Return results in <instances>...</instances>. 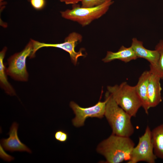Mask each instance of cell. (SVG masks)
<instances>
[{
    "label": "cell",
    "instance_id": "6da1fadb",
    "mask_svg": "<svg viewBox=\"0 0 163 163\" xmlns=\"http://www.w3.org/2000/svg\"><path fill=\"white\" fill-rule=\"evenodd\" d=\"M135 143L130 137L112 134L98 145L97 152L105 158V163H120L129 161Z\"/></svg>",
    "mask_w": 163,
    "mask_h": 163
},
{
    "label": "cell",
    "instance_id": "7a4b0ae2",
    "mask_svg": "<svg viewBox=\"0 0 163 163\" xmlns=\"http://www.w3.org/2000/svg\"><path fill=\"white\" fill-rule=\"evenodd\" d=\"M105 97L107 103L104 116L111 128L112 133L130 137L134 131L132 117L117 104L108 91Z\"/></svg>",
    "mask_w": 163,
    "mask_h": 163
},
{
    "label": "cell",
    "instance_id": "3957f363",
    "mask_svg": "<svg viewBox=\"0 0 163 163\" xmlns=\"http://www.w3.org/2000/svg\"><path fill=\"white\" fill-rule=\"evenodd\" d=\"M107 91L117 104L132 117H136L142 107V103L136 92L135 86H131L126 82L120 85L108 86Z\"/></svg>",
    "mask_w": 163,
    "mask_h": 163
},
{
    "label": "cell",
    "instance_id": "277c9868",
    "mask_svg": "<svg viewBox=\"0 0 163 163\" xmlns=\"http://www.w3.org/2000/svg\"><path fill=\"white\" fill-rule=\"evenodd\" d=\"M113 2V0H107L101 5L88 8L81 7L77 4H73L72 9H67L60 13L63 18L77 22L82 26H85L105 14Z\"/></svg>",
    "mask_w": 163,
    "mask_h": 163
},
{
    "label": "cell",
    "instance_id": "5b68a950",
    "mask_svg": "<svg viewBox=\"0 0 163 163\" xmlns=\"http://www.w3.org/2000/svg\"><path fill=\"white\" fill-rule=\"evenodd\" d=\"M33 51V43L31 39L22 51L15 53L8 59V66L6 69L7 75L17 81H27L28 74L27 69L26 59L28 57L30 58Z\"/></svg>",
    "mask_w": 163,
    "mask_h": 163
},
{
    "label": "cell",
    "instance_id": "8992f818",
    "mask_svg": "<svg viewBox=\"0 0 163 163\" xmlns=\"http://www.w3.org/2000/svg\"><path fill=\"white\" fill-rule=\"evenodd\" d=\"M157 158L154 152L151 130L147 126L144 134L139 138L138 144L133 149L127 163H137L142 161L155 163Z\"/></svg>",
    "mask_w": 163,
    "mask_h": 163
},
{
    "label": "cell",
    "instance_id": "52a82bcc",
    "mask_svg": "<svg viewBox=\"0 0 163 163\" xmlns=\"http://www.w3.org/2000/svg\"><path fill=\"white\" fill-rule=\"evenodd\" d=\"M82 37L78 33L73 32L71 33L65 39L64 42L58 43H41L32 40L33 51L30 58L35 56L36 52L41 48L44 47H54L61 49L69 53L72 62L75 65L77 63L78 58L80 56H84L81 49L78 52L75 50V48L78 42H80Z\"/></svg>",
    "mask_w": 163,
    "mask_h": 163
},
{
    "label": "cell",
    "instance_id": "ba28073f",
    "mask_svg": "<svg viewBox=\"0 0 163 163\" xmlns=\"http://www.w3.org/2000/svg\"><path fill=\"white\" fill-rule=\"evenodd\" d=\"M107 100L99 101L94 105L88 107H82L73 101L69 104L70 107L75 114L72 120L73 125L80 127L84 125L86 120L88 117L102 118L104 116Z\"/></svg>",
    "mask_w": 163,
    "mask_h": 163
},
{
    "label": "cell",
    "instance_id": "9c48e42d",
    "mask_svg": "<svg viewBox=\"0 0 163 163\" xmlns=\"http://www.w3.org/2000/svg\"><path fill=\"white\" fill-rule=\"evenodd\" d=\"M18 127V124L16 122H14L7 134L9 137L7 139H2L0 141L1 145L5 150L11 152L25 151L31 153V150L19 139L17 132Z\"/></svg>",
    "mask_w": 163,
    "mask_h": 163
},
{
    "label": "cell",
    "instance_id": "30bf717a",
    "mask_svg": "<svg viewBox=\"0 0 163 163\" xmlns=\"http://www.w3.org/2000/svg\"><path fill=\"white\" fill-rule=\"evenodd\" d=\"M149 72L147 85V96L151 108L157 106L162 99L161 94L162 88L160 82L161 79L156 75Z\"/></svg>",
    "mask_w": 163,
    "mask_h": 163
},
{
    "label": "cell",
    "instance_id": "8fae6325",
    "mask_svg": "<svg viewBox=\"0 0 163 163\" xmlns=\"http://www.w3.org/2000/svg\"><path fill=\"white\" fill-rule=\"evenodd\" d=\"M131 46L137 58H143L147 60L150 66L156 65L159 59V54L156 50H151L145 48L142 42L133 38L132 40Z\"/></svg>",
    "mask_w": 163,
    "mask_h": 163
},
{
    "label": "cell",
    "instance_id": "7c38bea8",
    "mask_svg": "<svg viewBox=\"0 0 163 163\" xmlns=\"http://www.w3.org/2000/svg\"><path fill=\"white\" fill-rule=\"evenodd\" d=\"M149 75V71L144 72L135 85L136 92L142 103V107L147 114H148L149 110L150 108L147 96V85Z\"/></svg>",
    "mask_w": 163,
    "mask_h": 163
},
{
    "label": "cell",
    "instance_id": "4fadbf2b",
    "mask_svg": "<svg viewBox=\"0 0 163 163\" xmlns=\"http://www.w3.org/2000/svg\"><path fill=\"white\" fill-rule=\"evenodd\" d=\"M137 58L131 46L126 47L122 46L117 52L107 51L106 56L102 59V61L104 62L107 63L118 59L127 63Z\"/></svg>",
    "mask_w": 163,
    "mask_h": 163
},
{
    "label": "cell",
    "instance_id": "5bb4252c",
    "mask_svg": "<svg viewBox=\"0 0 163 163\" xmlns=\"http://www.w3.org/2000/svg\"><path fill=\"white\" fill-rule=\"evenodd\" d=\"M151 138L154 154L163 160V123L151 130Z\"/></svg>",
    "mask_w": 163,
    "mask_h": 163
},
{
    "label": "cell",
    "instance_id": "9a60e30c",
    "mask_svg": "<svg viewBox=\"0 0 163 163\" xmlns=\"http://www.w3.org/2000/svg\"><path fill=\"white\" fill-rule=\"evenodd\" d=\"M7 50V47H5L0 52V84L1 87L7 94L13 96L16 95V92L8 80L6 68L3 62Z\"/></svg>",
    "mask_w": 163,
    "mask_h": 163
},
{
    "label": "cell",
    "instance_id": "2e32d148",
    "mask_svg": "<svg viewBox=\"0 0 163 163\" xmlns=\"http://www.w3.org/2000/svg\"><path fill=\"white\" fill-rule=\"evenodd\" d=\"M155 50L159 54V59L155 65H149V71L158 76L161 79L163 80V40H161L159 41L156 45Z\"/></svg>",
    "mask_w": 163,
    "mask_h": 163
},
{
    "label": "cell",
    "instance_id": "e0dca14e",
    "mask_svg": "<svg viewBox=\"0 0 163 163\" xmlns=\"http://www.w3.org/2000/svg\"><path fill=\"white\" fill-rule=\"evenodd\" d=\"M107 0H82V8H88L97 6L104 3Z\"/></svg>",
    "mask_w": 163,
    "mask_h": 163
},
{
    "label": "cell",
    "instance_id": "ac0fdd59",
    "mask_svg": "<svg viewBox=\"0 0 163 163\" xmlns=\"http://www.w3.org/2000/svg\"><path fill=\"white\" fill-rule=\"evenodd\" d=\"M54 137L58 141L61 142H64L68 139V136L67 133L62 130H59L56 132Z\"/></svg>",
    "mask_w": 163,
    "mask_h": 163
},
{
    "label": "cell",
    "instance_id": "d6986e66",
    "mask_svg": "<svg viewBox=\"0 0 163 163\" xmlns=\"http://www.w3.org/2000/svg\"><path fill=\"white\" fill-rule=\"evenodd\" d=\"M30 2L33 7L37 10L43 8L45 4V0H30Z\"/></svg>",
    "mask_w": 163,
    "mask_h": 163
},
{
    "label": "cell",
    "instance_id": "ffe728a7",
    "mask_svg": "<svg viewBox=\"0 0 163 163\" xmlns=\"http://www.w3.org/2000/svg\"><path fill=\"white\" fill-rule=\"evenodd\" d=\"M62 2H64L66 4H78L80 2H81L82 0H60Z\"/></svg>",
    "mask_w": 163,
    "mask_h": 163
},
{
    "label": "cell",
    "instance_id": "44dd1931",
    "mask_svg": "<svg viewBox=\"0 0 163 163\" xmlns=\"http://www.w3.org/2000/svg\"><path fill=\"white\" fill-rule=\"evenodd\" d=\"M162 101H163V97H162Z\"/></svg>",
    "mask_w": 163,
    "mask_h": 163
},
{
    "label": "cell",
    "instance_id": "7402d4cb",
    "mask_svg": "<svg viewBox=\"0 0 163 163\" xmlns=\"http://www.w3.org/2000/svg\"><path fill=\"white\" fill-rule=\"evenodd\" d=\"M28 0V1H30V0Z\"/></svg>",
    "mask_w": 163,
    "mask_h": 163
}]
</instances>
